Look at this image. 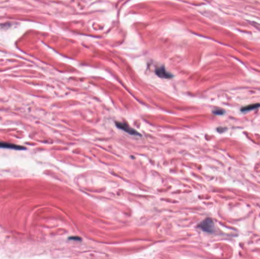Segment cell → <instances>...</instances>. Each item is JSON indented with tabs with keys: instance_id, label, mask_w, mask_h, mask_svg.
<instances>
[{
	"instance_id": "2",
	"label": "cell",
	"mask_w": 260,
	"mask_h": 259,
	"mask_svg": "<svg viewBox=\"0 0 260 259\" xmlns=\"http://www.w3.org/2000/svg\"><path fill=\"white\" fill-rule=\"evenodd\" d=\"M116 125H117V128H120V129L123 130L126 132L130 134V135H140V134L136 131V129L132 128V127H130L127 123L126 122H116Z\"/></svg>"
},
{
	"instance_id": "1",
	"label": "cell",
	"mask_w": 260,
	"mask_h": 259,
	"mask_svg": "<svg viewBox=\"0 0 260 259\" xmlns=\"http://www.w3.org/2000/svg\"><path fill=\"white\" fill-rule=\"evenodd\" d=\"M198 227L204 232H210V233L215 232V224H214V222L211 218L205 219L198 224Z\"/></svg>"
},
{
	"instance_id": "4",
	"label": "cell",
	"mask_w": 260,
	"mask_h": 259,
	"mask_svg": "<svg viewBox=\"0 0 260 259\" xmlns=\"http://www.w3.org/2000/svg\"><path fill=\"white\" fill-rule=\"evenodd\" d=\"M0 147H2V148H11L14 150H19V151L26 149L25 147H23V146L16 145V144H8V143H6V142H0Z\"/></svg>"
},
{
	"instance_id": "5",
	"label": "cell",
	"mask_w": 260,
	"mask_h": 259,
	"mask_svg": "<svg viewBox=\"0 0 260 259\" xmlns=\"http://www.w3.org/2000/svg\"><path fill=\"white\" fill-rule=\"evenodd\" d=\"M259 107H260L259 103H253V104L247 105V106H246V107H242L240 110H241V112H248V111L255 110V109H258Z\"/></svg>"
},
{
	"instance_id": "6",
	"label": "cell",
	"mask_w": 260,
	"mask_h": 259,
	"mask_svg": "<svg viewBox=\"0 0 260 259\" xmlns=\"http://www.w3.org/2000/svg\"><path fill=\"white\" fill-rule=\"evenodd\" d=\"M212 112H213V114H215V115H224V113H225V111L224 110H222V109H215V110H213L212 111Z\"/></svg>"
},
{
	"instance_id": "3",
	"label": "cell",
	"mask_w": 260,
	"mask_h": 259,
	"mask_svg": "<svg viewBox=\"0 0 260 259\" xmlns=\"http://www.w3.org/2000/svg\"><path fill=\"white\" fill-rule=\"evenodd\" d=\"M155 72L156 74H157V75L162 77V78H171V77H173V75H172L171 74L169 73L168 72H167V70L165 69L164 67H160V68H157Z\"/></svg>"
}]
</instances>
